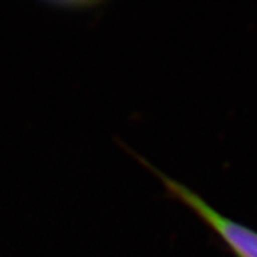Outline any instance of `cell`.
Listing matches in <instances>:
<instances>
[{
	"label": "cell",
	"mask_w": 257,
	"mask_h": 257,
	"mask_svg": "<svg viewBox=\"0 0 257 257\" xmlns=\"http://www.w3.org/2000/svg\"><path fill=\"white\" fill-rule=\"evenodd\" d=\"M123 146L126 151L134 156L139 164H142L147 171L155 175L156 179L164 186L167 196L177 202L183 203L193 214H196L210 230L218 235V237L226 244V247L230 249L233 256L257 257V231L218 213L217 210L205 201V198H202L198 193L193 192L189 186L184 185L183 183L163 173L146 158L137 154L136 151H132L128 149V146Z\"/></svg>",
	"instance_id": "1"
}]
</instances>
